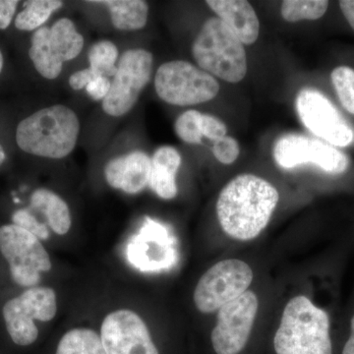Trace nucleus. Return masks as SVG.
Returning <instances> with one entry per match:
<instances>
[{"label": "nucleus", "instance_id": "obj_1", "mask_svg": "<svg viewBox=\"0 0 354 354\" xmlns=\"http://www.w3.org/2000/svg\"><path fill=\"white\" fill-rule=\"evenodd\" d=\"M279 200L278 190L265 179L252 174L236 176L221 191L218 223L228 236L252 241L267 227Z\"/></svg>", "mask_w": 354, "mask_h": 354}, {"label": "nucleus", "instance_id": "obj_2", "mask_svg": "<svg viewBox=\"0 0 354 354\" xmlns=\"http://www.w3.org/2000/svg\"><path fill=\"white\" fill-rule=\"evenodd\" d=\"M79 132L77 114L68 106L57 104L21 121L16 130V142L26 153L59 160L74 150Z\"/></svg>", "mask_w": 354, "mask_h": 354}, {"label": "nucleus", "instance_id": "obj_3", "mask_svg": "<svg viewBox=\"0 0 354 354\" xmlns=\"http://www.w3.org/2000/svg\"><path fill=\"white\" fill-rule=\"evenodd\" d=\"M277 354H332L330 319L304 295L286 304L274 339Z\"/></svg>", "mask_w": 354, "mask_h": 354}, {"label": "nucleus", "instance_id": "obj_4", "mask_svg": "<svg viewBox=\"0 0 354 354\" xmlns=\"http://www.w3.org/2000/svg\"><path fill=\"white\" fill-rule=\"evenodd\" d=\"M202 70L230 83L241 82L247 73L245 48L241 39L218 18H209L192 46Z\"/></svg>", "mask_w": 354, "mask_h": 354}, {"label": "nucleus", "instance_id": "obj_5", "mask_svg": "<svg viewBox=\"0 0 354 354\" xmlns=\"http://www.w3.org/2000/svg\"><path fill=\"white\" fill-rule=\"evenodd\" d=\"M155 88L162 101L185 106L215 99L220 85L208 72L184 60H174L158 67Z\"/></svg>", "mask_w": 354, "mask_h": 354}, {"label": "nucleus", "instance_id": "obj_6", "mask_svg": "<svg viewBox=\"0 0 354 354\" xmlns=\"http://www.w3.org/2000/svg\"><path fill=\"white\" fill-rule=\"evenodd\" d=\"M0 252L14 283L23 288L37 286L41 272L53 268L50 254L38 237L14 223L0 227Z\"/></svg>", "mask_w": 354, "mask_h": 354}, {"label": "nucleus", "instance_id": "obj_7", "mask_svg": "<svg viewBox=\"0 0 354 354\" xmlns=\"http://www.w3.org/2000/svg\"><path fill=\"white\" fill-rule=\"evenodd\" d=\"M57 312L55 291L48 286H34L8 300L2 309V315L14 344L28 346L39 337L35 320L50 322L57 316Z\"/></svg>", "mask_w": 354, "mask_h": 354}, {"label": "nucleus", "instance_id": "obj_8", "mask_svg": "<svg viewBox=\"0 0 354 354\" xmlns=\"http://www.w3.org/2000/svg\"><path fill=\"white\" fill-rule=\"evenodd\" d=\"M84 38L68 18L53 27H41L32 35L29 57L37 71L48 80L57 79L65 62L74 59L83 50Z\"/></svg>", "mask_w": 354, "mask_h": 354}, {"label": "nucleus", "instance_id": "obj_9", "mask_svg": "<svg viewBox=\"0 0 354 354\" xmlns=\"http://www.w3.org/2000/svg\"><path fill=\"white\" fill-rule=\"evenodd\" d=\"M252 279V270L243 261H221L198 281L193 295L195 305L202 313H213L243 295Z\"/></svg>", "mask_w": 354, "mask_h": 354}, {"label": "nucleus", "instance_id": "obj_10", "mask_svg": "<svg viewBox=\"0 0 354 354\" xmlns=\"http://www.w3.org/2000/svg\"><path fill=\"white\" fill-rule=\"evenodd\" d=\"M153 62L152 53L143 48H135L123 53L111 81L109 95L102 101L104 113L118 118L131 111L150 82Z\"/></svg>", "mask_w": 354, "mask_h": 354}, {"label": "nucleus", "instance_id": "obj_11", "mask_svg": "<svg viewBox=\"0 0 354 354\" xmlns=\"http://www.w3.org/2000/svg\"><path fill=\"white\" fill-rule=\"evenodd\" d=\"M295 104L300 120L319 138L337 147L353 143V128L322 93L304 88L298 93Z\"/></svg>", "mask_w": 354, "mask_h": 354}, {"label": "nucleus", "instance_id": "obj_12", "mask_svg": "<svg viewBox=\"0 0 354 354\" xmlns=\"http://www.w3.org/2000/svg\"><path fill=\"white\" fill-rule=\"evenodd\" d=\"M272 155L277 165L286 169L313 164L328 174H342L349 167L348 156L329 144L304 135L281 136L274 144Z\"/></svg>", "mask_w": 354, "mask_h": 354}, {"label": "nucleus", "instance_id": "obj_13", "mask_svg": "<svg viewBox=\"0 0 354 354\" xmlns=\"http://www.w3.org/2000/svg\"><path fill=\"white\" fill-rule=\"evenodd\" d=\"M259 301L247 290L236 299L218 309L212 344L218 354H239L245 348L255 321Z\"/></svg>", "mask_w": 354, "mask_h": 354}, {"label": "nucleus", "instance_id": "obj_14", "mask_svg": "<svg viewBox=\"0 0 354 354\" xmlns=\"http://www.w3.org/2000/svg\"><path fill=\"white\" fill-rule=\"evenodd\" d=\"M100 337L106 354H158L146 323L132 310H116L106 315Z\"/></svg>", "mask_w": 354, "mask_h": 354}, {"label": "nucleus", "instance_id": "obj_15", "mask_svg": "<svg viewBox=\"0 0 354 354\" xmlns=\"http://www.w3.org/2000/svg\"><path fill=\"white\" fill-rule=\"evenodd\" d=\"M174 244V237L164 225L147 218L128 246V259L142 271L169 269L177 259Z\"/></svg>", "mask_w": 354, "mask_h": 354}, {"label": "nucleus", "instance_id": "obj_16", "mask_svg": "<svg viewBox=\"0 0 354 354\" xmlns=\"http://www.w3.org/2000/svg\"><path fill=\"white\" fill-rule=\"evenodd\" d=\"M152 160L145 153L132 152L109 160L104 167L106 183L114 189L137 194L150 183Z\"/></svg>", "mask_w": 354, "mask_h": 354}, {"label": "nucleus", "instance_id": "obj_17", "mask_svg": "<svg viewBox=\"0 0 354 354\" xmlns=\"http://www.w3.org/2000/svg\"><path fill=\"white\" fill-rule=\"evenodd\" d=\"M209 8L218 16V19L234 32L243 44H252L257 41L260 23L252 6L245 0H208Z\"/></svg>", "mask_w": 354, "mask_h": 354}, {"label": "nucleus", "instance_id": "obj_18", "mask_svg": "<svg viewBox=\"0 0 354 354\" xmlns=\"http://www.w3.org/2000/svg\"><path fill=\"white\" fill-rule=\"evenodd\" d=\"M181 165V156L176 149L169 146L158 148L152 158L149 186L158 197L171 200L176 197V172Z\"/></svg>", "mask_w": 354, "mask_h": 354}, {"label": "nucleus", "instance_id": "obj_19", "mask_svg": "<svg viewBox=\"0 0 354 354\" xmlns=\"http://www.w3.org/2000/svg\"><path fill=\"white\" fill-rule=\"evenodd\" d=\"M31 207L46 216L48 227L58 235H64L71 228V213L67 203L57 193L38 189L31 196Z\"/></svg>", "mask_w": 354, "mask_h": 354}, {"label": "nucleus", "instance_id": "obj_20", "mask_svg": "<svg viewBox=\"0 0 354 354\" xmlns=\"http://www.w3.org/2000/svg\"><path fill=\"white\" fill-rule=\"evenodd\" d=\"M95 3L108 7L114 28L120 31H136L145 27L148 21L149 6L143 0H104Z\"/></svg>", "mask_w": 354, "mask_h": 354}, {"label": "nucleus", "instance_id": "obj_21", "mask_svg": "<svg viewBox=\"0 0 354 354\" xmlns=\"http://www.w3.org/2000/svg\"><path fill=\"white\" fill-rule=\"evenodd\" d=\"M55 354H106L101 337L87 328L70 330L58 342Z\"/></svg>", "mask_w": 354, "mask_h": 354}, {"label": "nucleus", "instance_id": "obj_22", "mask_svg": "<svg viewBox=\"0 0 354 354\" xmlns=\"http://www.w3.org/2000/svg\"><path fill=\"white\" fill-rule=\"evenodd\" d=\"M64 6L59 0H32L26 2L25 8L15 18V27L20 31H34L43 27L51 14Z\"/></svg>", "mask_w": 354, "mask_h": 354}, {"label": "nucleus", "instance_id": "obj_23", "mask_svg": "<svg viewBox=\"0 0 354 354\" xmlns=\"http://www.w3.org/2000/svg\"><path fill=\"white\" fill-rule=\"evenodd\" d=\"M329 1L325 0H285L281 3V16L286 22L317 20L325 15Z\"/></svg>", "mask_w": 354, "mask_h": 354}, {"label": "nucleus", "instance_id": "obj_24", "mask_svg": "<svg viewBox=\"0 0 354 354\" xmlns=\"http://www.w3.org/2000/svg\"><path fill=\"white\" fill-rule=\"evenodd\" d=\"M118 46L109 41H97L88 50L90 68L97 75L109 77L115 75L118 66Z\"/></svg>", "mask_w": 354, "mask_h": 354}, {"label": "nucleus", "instance_id": "obj_25", "mask_svg": "<svg viewBox=\"0 0 354 354\" xmlns=\"http://www.w3.org/2000/svg\"><path fill=\"white\" fill-rule=\"evenodd\" d=\"M330 79L342 106L354 114V70L348 66L337 67Z\"/></svg>", "mask_w": 354, "mask_h": 354}, {"label": "nucleus", "instance_id": "obj_26", "mask_svg": "<svg viewBox=\"0 0 354 354\" xmlns=\"http://www.w3.org/2000/svg\"><path fill=\"white\" fill-rule=\"evenodd\" d=\"M201 116L202 113L195 109H190L180 114L174 124L177 136L185 143H201L203 138L201 127H200Z\"/></svg>", "mask_w": 354, "mask_h": 354}, {"label": "nucleus", "instance_id": "obj_27", "mask_svg": "<svg viewBox=\"0 0 354 354\" xmlns=\"http://www.w3.org/2000/svg\"><path fill=\"white\" fill-rule=\"evenodd\" d=\"M12 221L14 225L31 232L35 236L38 237L39 241H46L50 237V230L46 225L32 215L29 209H18L13 214Z\"/></svg>", "mask_w": 354, "mask_h": 354}, {"label": "nucleus", "instance_id": "obj_28", "mask_svg": "<svg viewBox=\"0 0 354 354\" xmlns=\"http://www.w3.org/2000/svg\"><path fill=\"white\" fill-rule=\"evenodd\" d=\"M239 153H241V149H239V142L232 137L225 136L214 142V156L221 164H234L239 158Z\"/></svg>", "mask_w": 354, "mask_h": 354}, {"label": "nucleus", "instance_id": "obj_29", "mask_svg": "<svg viewBox=\"0 0 354 354\" xmlns=\"http://www.w3.org/2000/svg\"><path fill=\"white\" fill-rule=\"evenodd\" d=\"M200 127L203 137L205 136L214 142L225 137L227 131V127L223 121L209 114H202Z\"/></svg>", "mask_w": 354, "mask_h": 354}, {"label": "nucleus", "instance_id": "obj_30", "mask_svg": "<svg viewBox=\"0 0 354 354\" xmlns=\"http://www.w3.org/2000/svg\"><path fill=\"white\" fill-rule=\"evenodd\" d=\"M111 82L108 77H97L86 87V92L95 101H104L111 90Z\"/></svg>", "mask_w": 354, "mask_h": 354}, {"label": "nucleus", "instance_id": "obj_31", "mask_svg": "<svg viewBox=\"0 0 354 354\" xmlns=\"http://www.w3.org/2000/svg\"><path fill=\"white\" fill-rule=\"evenodd\" d=\"M97 77H100V75H97L91 68L80 70V71H77L70 76V87L76 91L82 90V88L87 87L88 84L95 80Z\"/></svg>", "mask_w": 354, "mask_h": 354}, {"label": "nucleus", "instance_id": "obj_32", "mask_svg": "<svg viewBox=\"0 0 354 354\" xmlns=\"http://www.w3.org/2000/svg\"><path fill=\"white\" fill-rule=\"evenodd\" d=\"M19 1L0 0V30H6L12 22Z\"/></svg>", "mask_w": 354, "mask_h": 354}, {"label": "nucleus", "instance_id": "obj_33", "mask_svg": "<svg viewBox=\"0 0 354 354\" xmlns=\"http://www.w3.org/2000/svg\"><path fill=\"white\" fill-rule=\"evenodd\" d=\"M339 4L342 14L354 30V0H342Z\"/></svg>", "mask_w": 354, "mask_h": 354}, {"label": "nucleus", "instance_id": "obj_34", "mask_svg": "<svg viewBox=\"0 0 354 354\" xmlns=\"http://www.w3.org/2000/svg\"><path fill=\"white\" fill-rule=\"evenodd\" d=\"M342 354H354V316L351 319V334L344 346Z\"/></svg>", "mask_w": 354, "mask_h": 354}, {"label": "nucleus", "instance_id": "obj_35", "mask_svg": "<svg viewBox=\"0 0 354 354\" xmlns=\"http://www.w3.org/2000/svg\"><path fill=\"white\" fill-rule=\"evenodd\" d=\"M6 151H4V149L2 148V146L0 145V165L3 164L4 160H6Z\"/></svg>", "mask_w": 354, "mask_h": 354}, {"label": "nucleus", "instance_id": "obj_36", "mask_svg": "<svg viewBox=\"0 0 354 354\" xmlns=\"http://www.w3.org/2000/svg\"><path fill=\"white\" fill-rule=\"evenodd\" d=\"M3 55H2L1 50H0V73H1L2 68H3Z\"/></svg>", "mask_w": 354, "mask_h": 354}]
</instances>
